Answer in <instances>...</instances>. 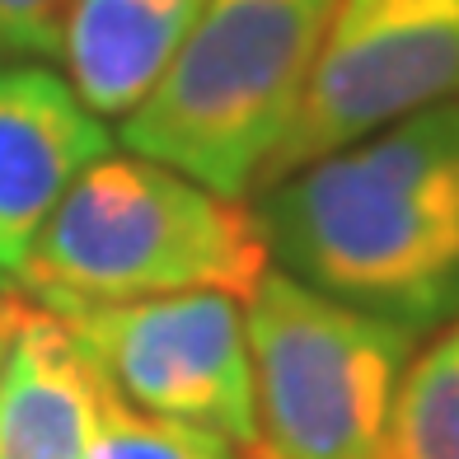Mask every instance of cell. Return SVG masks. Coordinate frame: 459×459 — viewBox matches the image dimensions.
<instances>
[{
	"label": "cell",
	"mask_w": 459,
	"mask_h": 459,
	"mask_svg": "<svg viewBox=\"0 0 459 459\" xmlns=\"http://www.w3.org/2000/svg\"><path fill=\"white\" fill-rule=\"evenodd\" d=\"M273 267L254 206L145 155H103L38 230L19 286L33 300H136L225 290L248 300Z\"/></svg>",
	"instance_id": "7a4b0ae2"
},
{
	"label": "cell",
	"mask_w": 459,
	"mask_h": 459,
	"mask_svg": "<svg viewBox=\"0 0 459 459\" xmlns=\"http://www.w3.org/2000/svg\"><path fill=\"white\" fill-rule=\"evenodd\" d=\"M29 305H33V296H29L24 286L14 290L10 281H0V361H5V351H10V342H14L19 324H24Z\"/></svg>",
	"instance_id": "4fadbf2b"
},
{
	"label": "cell",
	"mask_w": 459,
	"mask_h": 459,
	"mask_svg": "<svg viewBox=\"0 0 459 459\" xmlns=\"http://www.w3.org/2000/svg\"><path fill=\"white\" fill-rule=\"evenodd\" d=\"M85 459H244V450L206 427L145 412L103 385Z\"/></svg>",
	"instance_id": "8fae6325"
},
{
	"label": "cell",
	"mask_w": 459,
	"mask_h": 459,
	"mask_svg": "<svg viewBox=\"0 0 459 459\" xmlns=\"http://www.w3.org/2000/svg\"><path fill=\"white\" fill-rule=\"evenodd\" d=\"M202 0H71L56 61L90 113L127 117L193 33Z\"/></svg>",
	"instance_id": "9c48e42d"
},
{
	"label": "cell",
	"mask_w": 459,
	"mask_h": 459,
	"mask_svg": "<svg viewBox=\"0 0 459 459\" xmlns=\"http://www.w3.org/2000/svg\"><path fill=\"white\" fill-rule=\"evenodd\" d=\"M338 0H202L160 85L122 117L132 155L248 202L263 193Z\"/></svg>",
	"instance_id": "3957f363"
},
{
	"label": "cell",
	"mask_w": 459,
	"mask_h": 459,
	"mask_svg": "<svg viewBox=\"0 0 459 459\" xmlns=\"http://www.w3.org/2000/svg\"><path fill=\"white\" fill-rule=\"evenodd\" d=\"M71 0H0V61H52Z\"/></svg>",
	"instance_id": "7c38bea8"
},
{
	"label": "cell",
	"mask_w": 459,
	"mask_h": 459,
	"mask_svg": "<svg viewBox=\"0 0 459 459\" xmlns=\"http://www.w3.org/2000/svg\"><path fill=\"white\" fill-rule=\"evenodd\" d=\"M385 459H459V319L403 366Z\"/></svg>",
	"instance_id": "30bf717a"
},
{
	"label": "cell",
	"mask_w": 459,
	"mask_h": 459,
	"mask_svg": "<svg viewBox=\"0 0 459 459\" xmlns=\"http://www.w3.org/2000/svg\"><path fill=\"white\" fill-rule=\"evenodd\" d=\"M99 394L66 324L33 300L0 361V459H85Z\"/></svg>",
	"instance_id": "ba28073f"
},
{
	"label": "cell",
	"mask_w": 459,
	"mask_h": 459,
	"mask_svg": "<svg viewBox=\"0 0 459 459\" xmlns=\"http://www.w3.org/2000/svg\"><path fill=\"white\" fill-rule=\"evenodd\" d=\"M446 99H459V0H338L267 183Z\"/></svg>",
	"instance_id": "8992f818"
},
{
	"label": "cell",
	"mask_w": 459,
	"mask_h": 459,
	"mask_svg": "<svg viewBox=\"0 0 459 459\" xmlns=\"http://www.w3.org/2000/svg\"><path fill=\"white\" fill-rule=\"evenodd\" d=\"M0 281H5V277H0Z\"/></svg>",
	"instance_id": "5bb4252c"
},
{
	"label": "cell",
	"mask_w": 459,
	"mask_h": 459,
	"mask_svg": "<svg viewBox=\"0 0 459 459\" xmlns=\"http://www.w3.org/2000/svg\"><path fill=\"white\" fill-rule=\"evenodd\" d=\"M113 155V132L66 75L38 61H0V277H19L38 230L71 183Z\"/></svg>",
	"instance_id": "52a82bcc"
},
{
	"label": "cell",
	"mask_w": 459,
	"mask_h": 459,
	"mask_svg": "<svg viewBox=\"0 0 459 459\" xmlns=\"http://www.w3.org/2000/svg\"><path fill=\"white\" fill-rule=\"evenodd\" d=\"M258 436L248 459H385L417 333L267 267L244 300Z\"/></svg>",
	"instance_id": "277c9868"
},
{
	"label": "cell",
	"mask_w": 459,
	"mask_h": 459,
	"mask_svg": "<svg viewBox=\"0 0 459 459\" xmlns=\"http://www.w3.org/2000/svg\"><path fill=\"white\" fill-rule=\"evenodd\" d=\"M66 324L99 380L127 403L206 427L248 459L258 436L254 357L244 300L225 290H174L136 300H38Z\"/></svg>",
	"instance_id": "5b68a950"
},
{
	"label": "cell",
	"mask_w": 459,
	"mask_h": 459,
	"mask_svg": "<svg viewBox=\"0 0 459 459\" xmlns=\"http://www.w3.org/2000/svg\"><path fill=\"white\" fill-rule=\"evenodd\" d=\"M273 267L417 338L459 319V99L338 145L258 193Z\"/></svg>",
	"instance_id": "6da1fadb"
}]
</instances>
